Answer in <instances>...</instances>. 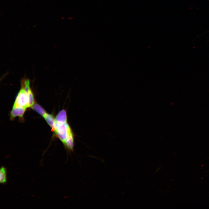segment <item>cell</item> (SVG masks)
<instances>
[{"mask_svg":"<svg viewBox=\"0 0 209 209\" xmlns=\"http://www.w3.org/2000/svg\"><path fill=\"white\" fill-rule=\"evenodd\" d=\"M29 107H32L34 102V97L31 90L28 93Z\"/></svg>","mask_w":209,"mask_h":209,"instance_id":"8","label":"cell"},{"mask_svg":"<svg viewBox=\"0 0 209 209\" xmlns=\"http://www.w3.org/2000/svg\"><path fill=\"white\" fill-rule=\"evenodd\" d=\"M54 131L63 144L68 137L73 135L67 122L60 123L56 122Z\"/></svg>","mask_w":209,"mask_h":209,"instance_id":"1","label":"cell"},{"mask_svg":"<svg viewBox=\"0 0 209 209\" xmlns=\"http://www.w3.org/2000/svg\"><path fill=\"white\" fill-rule=\"evenodd\" d=\"M14 106L21 107L26 109L29 107L28 93L22 88L17 95Z\"/></svg>","mask_w":209,"mask_h":209,"instance_id":"2","label":"cell"},{"mask_svg":"<svg viewBox=\"0 0 209 209\" xmlns=\"http://www.w3.org/2000/svg\"><path fill=\"white\" fill-rule=\"evenodd\" d=\"M55 121L56 123H58L67 122L66 114L64 110H62L58 113L56 117Z\"/></svg>","mask_w":209,"mask_h":209,"instance_id":"4","label":"cell"},{"mask_svg":"<svg viewBox=\"0 0 209 209\" xmlns=\"http://www.w3.org/2000/svg\"><path fill=\"white\" fill-rule=\"evenodd\" d=\"M32 109L41 116H43L46 113L45 110L38 104H35L32 106Z\"/></svg>","mask_w":209,"mask_h":209,"instance_id":"7","label":"cell"},{"mask_svg":"<svg viewBox=\"0 0 209 209\" xmlns=\"http://www.w3.org/2000/svg\"><path fill=\"white\" fill-rule=\"evenodd\" d=\"M7 181L6 172L5 168L4 167H1L0 170V182L1 183H4Z\"/></svg>","mask_w":209,"mask_h":209,"instance_id":"6","label":"cell"},{"mask_svg":"<svg viewBox=\"0 0 209 209\" xmlns=\"http://www.w3.org/2000/svg\"><path fill=\"white\" fill-rule=\"evenodd\" d=\"M44 117L47 123L52 128V130L54 131L56 122L53 116L46 113Z\"/></svg>","mask_w":209,"mask_h":209,"instance_id":"5","label":"cell"},{"mask_svg":"<svg viewBox=\"0 0 209 209\" xmlns=\"http://www.w3.org/2000/svg\"><path fill=\"white\" fill-rule=\"evenodd\" d=\"M26 108L18 106H14L11 112L12 118L18 116L22 117L25 111Z\"/></svg>","mask_w":209,"mask_h":209,"instance_id":"3","label":"cell"}]
</instances>
